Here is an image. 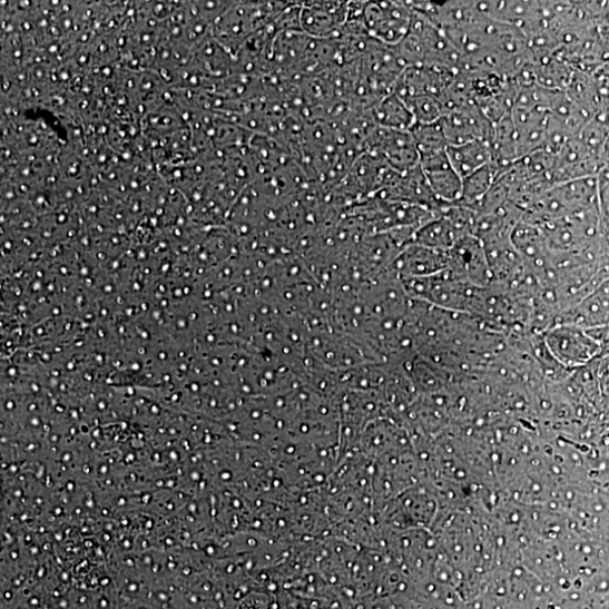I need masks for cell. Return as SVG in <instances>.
<instances>
[{
  "label": "cell",
  "instance_id": "1",
  "mask_svg": "<svg viewBox=\"0 0 609 609\" xmlns=\"http://www.w3.org/2000/svg\"><path fill=\"white\" fill-rule=\"evenodd\" d=\"M413 11L409 3H365L358 19L373 40L395 47L407 36Z\"/></svg>",
  "mask_w": 609,
  "mask_h": 609
},
{
  "label": "cell",
  "instance_id": "2",
  "mask_svg": "<svg viewBox=\"0 0 609 609\" xmlns=\"http://www.w3.org/2000/svg\"><path fill=\"white\" fill-rule=\"evenodd\" d=\"M547 342L549 351L564 366L582 365L602 352L593 336L572 324L561 323L550 330Z\"/></svg>",
  "mask_w": 609,
  "mask_h": 609
},
{
  "label": "cell",
  "instance_id": "3",
  "mask_svg": "<svg viewBox=\"0 0 609 609\" xmlns=\"http://www.w3.org/2000/svg\"><path fill=\"white\" fill-rule=\"evenodd\" d=\"M370 153L383 158L399 173L415 168L420 164L419 151L411 131H399L376 127L370 132Z\"/></svg>",
  "mask_w": 609,
  "mask_h": 609
},
{
  "label": "cell",
  "instance_id": "4",
  "mask_svg": "<svg viewBox=\"0 0 609 609\" xmlns=\"http://www.w3.org/2000/svg\"><path fill=\"white\" fill-rule=\"evenodd\" d=\"M420 167L434 197L444 206L459 204L463 179L451 164L448 150L420 157Z\"/></svg>",
  "mask_w": 609,
  "mask_h": 609
},
{
  "label": "cell",
  "instance_id": "5",
  "mask_svg": "<svg viewBox=\"0 0 609 609\" xmlns=\"http://www.w3.org/2000/svg\"><path fill=\"white\" fill-rule=\"evenodd\" d=\"M441 121L450 146L478 139L491 141L493 135L494 125L477 105L452 110Z\"/></svg>",
  "mask_w": 609,
  "mask_h": 609
},
{
  "label": "cell",
  "instance_id": "6",
  "mask_svg": "<svg viewBox=\"0 0 609 609\" xmlns=\"http://www.w3.org/2000/svg\"><path fill=\"white\" fill-rule=\"evenodd\" d=\"M350 12L351 3L304 4L301 11V28L311 36L326 38L345 26Z\"/></svg>",
  "mask_w": 609,
  "mask_h": 609
},
{
  "label": "cell",
  "instance_id": "7",
  "mask_svg": "<svg viewBox=\"0 0 609 609\" xmlns=\"http://www.w3.org/2000/svg\"><path fill=\"white\" fill-rule=\"evenodd\" d=\"M448 154L452 166L463 180L493 161L491 144L482 139L449 146Z\"/></svg>",
  "mask_w": 609,
  "mask_h": 609
},
{
  "label": "cell",
  "instance_id": "8",
  "mask_svg": "<svg viewBox=\"0 0 609 609\" xmlns=\"http://www.w3.org/2000/svg\"><path fill=\"white\" fill-rule=\"evenodd\" d=\"M372 118L376 127L399 131H411L416 124L407 105L393 92L374 106Z\"/></svg>",
  "mask_w": 609,
  "mask_h": 609
},
{
  "label": "cell",
  "instance_id": "9",
  "mask_svg": "<svg viewBox=\"0 0 609 609\" xmlns=\"http://www.w3.org/2000/svg\"><path fill=\"white\" fill-rule=\"evenodd\" d=\"M501 169L491 161L463 180V195L459 204L471 209L484 198L498 180Z\"/></svg>",
  "mask_w": 609,
  "mask_h": 609
},
{
  "label": "cell",
  "instance_id": "10",
  "mask_svg": "<svg viewBox=\"0 0 609 609\" xmlns=\"http://www.w3.org/2000/svg\"><path fill=\"white\" fill-rule=\"evenodd\" d=\"M404 102L414 116L415 122L421 125L436 122L448 112L443 102L432 96L415 97Z\"/></svg>",
  "mask_w": 609,
  "mask_h": 609
},
{
  "label": "cell",
  "instance_id": "11",
  "mask_svg": "<svg viewBox=\"0 0 609 609\" xmlns=\"http://www.w3.org/2000/svg\"><path fill=\"white\" fill-rule=\"evenodd\" d=\"M589 73L591 77L596 104H597V116H608L609 115V61L602 62Z\"/></svg>",
  "mask_w": 609,
  "mask_h": 609
},
{
  "label": "cell",
  "instance_id": "12",
  "mask_svg": "<svg viewBox=\"0 0 609 609\" xmlns=\"http://www.w3.org/2000/svg\"><path fill=\"white\" fill-rule=\"evenodd\" d=\"M598 205L603 228H609V165L600 168L597 176Z\"/></svg>",
  "mask_w": 609,
  "mask_h": 609
},
{
  "label": "cell",
  "instance_id": "13",
  "mask_svg": "<svg viewBox=\"0 0 609 609\" xmlns=\"http://www.w3.org/2000/svg\"><path fill=\"white\" fill-rule=\"evenodd\" d=\"M598 35L605 51L606 60L609 61V24L599 26Z\"/></svg>",
  "mask_w": 609,
  "mask_h": 609
}]
</instances>
